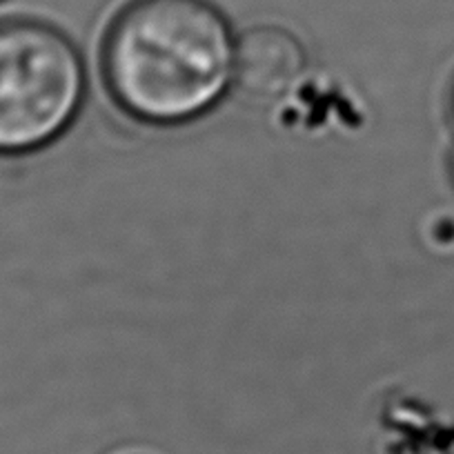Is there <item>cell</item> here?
<instances>
[{
	"label": "cell",
	"mask_w": 454,
	"mask_h": 454,
	"mask_svg": "<svg viewBox=\"0 0 454 454\" xmlns=\"http://www.w3.org/2000/svg\"><path fill=\"white\" fill-rule=\"evenodd\" d=\"M308 69L305 47L290 29L256 25L237 43L234 90L252 105L278 103Z\"/></svg>",
	"instance_id": "3"
},
{
	"label": "cell",
	"mask_w": 454,
	"mask_h": 454,
	"mask_svg": "<svg viewBox=\"0 0 454 454\" xmlns=\"http://www.w3.org/2000/svg\"><path fill=\"white\" fill-rule=\"evenodd\" d=\"M85 94L82 56L60 29L0 23V154H27L63 137Z\"/></svg>",
	"instance_id": "2"
},
{
	"label": "cell",
	"mask_w": 454,
	"mask_h": 454,
	"mask_svg": "<svg viewBox=\"0 0 454 454\" xmlns=\"http://www.w3.org/2000/svg\"><path fill=\"white\" fill-rule=\"evenodd\" d=\"M450 116H452V123H454V85H452V91H450Z\"/></svg>",
	"instance_id": "4"
},
{
	"label": "cell",
	"mask_w": 454,
	"mask_h": 454,
	"mask_svg": "<svg viewBox=\"0 0 454 454\" xmlns=\"http://www.w3.org/2000/svg\"><path fill=\"white\" fill-rule=\"evenodd\" d=\"M237 43L209 0H132L105 36V82L141 123H192L234 90Z\"/></svg>",
	"instance_id": "1"
}]
</instances>
